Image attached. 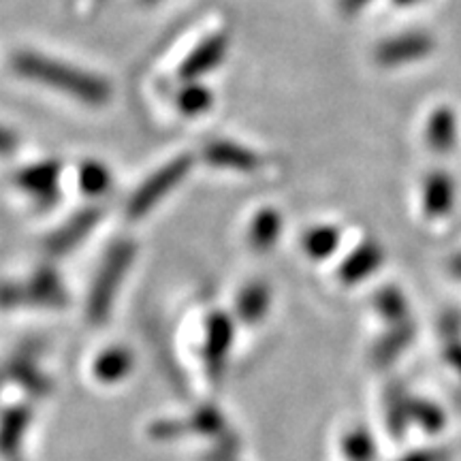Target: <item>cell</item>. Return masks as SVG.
I'll use <instances>...</instances> for the list:
<instances>
[{"mask_svg":"<svg viewBox=\"0 0 461 461\" xmlns=\"http://www.w3.org/2000/svg\"><path fill=\"white\" fill-rule=\"evenodd\" d=\"M205 461H233V457H230V453L227 451V448H218V451L207 453Z\"/></svg>","mask_w":461,"mask_h":461,"instance_id":"obj_32","label":"cell"},{"mask_svg":"<svg viewBox=\"0 0 461 461\" xmlns=\"http://www.w3.org/2000/svg\"><path fill=\"white\" fill-rule=\"evenodd\" d=\"M132 370V355L122 346H113V348L103 350L96 357L95 366H92V374L99 383L113 384L126 378V374Z\"/></svg>","mask_w":461,"mask_h":461,"instance_id":"obj_15","label":"cell"},{"mask_svg":"<svg viewBox=\"0 0 461 461\" xmlns=\"http://www.w3.org/2000/svg\"><path fill=\"white\" fill-rule=\"evenodd\" d=\"M230 344H233V322L227 314H212L207 321L203 344V363L212 380L222 378Z\"/></svg>","mask_w":461,"mask_h":461,"instance_id":"obj_5","label":"cell"},{"mask_svg":"<svg viewBox=\"0 0 461 461\" xmlns=\"http://www.w3.org/2000/svg\"><path fill=\"white\" fill-rule=\"evenodd\" d=\"M455 140H457V122L455 113L448 107H440L431 113L428 129H425V141L438 154H447L453 149Z\"/></svg>","mask_w":461,"mask_h":461,"instance_id":"obj_14","label":"cell"},{"mask_svg":"<svg viewBox=\"0 0 461 461\" xmlns=\"http://www.w3.org/2000/svg\"><path fill=\"white\" fill-rule=\"evenodd\" d=\"M205 157L212 165L216 167H229V169H240V171H252L257 169L258 157L250 149L238 146V143L230 141H214L210 143L205 149Z\"/></svg>","mask_w":461,"mask_h":461,"instance_id":"obj_13","label":"cell"},{"mask_svg":"<svg viewBox=\"0 0 461 461\" xmlns=\"http://www.w3.org/2000/svg\"><path fill=\"white\" fill-rule=\"evenodd\" d=\"M190 167H193V158L180 157L171 160L169 165H165L163 169H158L152 177H148V180L141 184V188L137 190L129 201V216L131 218L146 216L160 199L167 197V194H169L171 190L188 176Z\"/></svg>","mask_w":461,"mask_h":461,"instance_id":"obj_3","label":"cell"},{"mask_svg":"<svg viewBox=\"0 0 461 461\" xmlns=\"http://www.w3.org/2000/svg\"><path fill=\"white\" fill-rule=\"evenodd\" d=\"M411 419L417 420L420 428L431 431V434L445 425V414H442L440 408L423 400H411Z\"/></svg>","mask_w":461,"mask_h":461,"instance_id":"obj_24","label":"cell"},{"mask_svg":"<svg viewBox=\"0 0 461 461\" xmlns=\"http://www.w3.org/2000/svg\"><path fill=\"white\" fill-rule=\"evenodd\" d=\"M148 3H152V0H148Z\"/></svg>","mask_w":461,"mask_h":461,"instance_id":"obj_36","label":"cell"},{"mask_svg":"<svg viewBox=\"0 0 461 461\" xmlns=\"http://www.w3.org/2000/svg\"><path fill=\"white\" fill-rule=\"evenodd\" d=\"M412 336H414V327L411 321L393 325V330H391L387 336L380 338L376 346H374V363H378V366H387V363L393 361L395 357L400 355L408 344H411Z\"/></svg>","mask_w":461,"mask_h":461,"instance_id":"obj_17","label":"cell"},{"mask_svg":"<svg viewBox=\"0 0 461 461\" xmlns=\"http://www.w3.org/2000/svg\"><path fill=\"white\" fill-rule=\"evenodd\" d=\"M14 68L15 73L24 75L28 79L71 95L88 105H105L112 95L105 79L39 54H17L14 58Z\"/></svg>","mask_w":461,"mask_h":461,"instance_id":"obj_1","label":"cell"},{"mask_svg":"<svg viewBox=\"0 0 461 461\" xmlns=\"http://www.w3.org/2000/svg\"><path fill=\"white\" fill-rule=\"evenodd\" d=\"M9 378H15L20 380L24 387H28L34 393H43V391L50 389V380L41 376V374L37 372V367L32 366V363H15L14 367H11L9 372Z\"/></svg>","mask_w":461,"mask_h":461,"instance_id":"obj_27","label":"cell"},{"mask_svg":"<svg viewBox=\"0 0 461 461\" xmlns=\"http://www.w3.org/2000/svg\"><path fill=\"white\" fill-rule=\"evenodd\" d=\"M3 378H5V376H0V384H3Z\"/></svg>","mask_w":461,"mask_h":461,"instance_id":"obj_35","label":"cell"},{"mask_svg":"<svg viewBox=\"0 0 461 461\" xmlns=\"http://www.w3.org/2000/svg\"><path fill=\"white\" fill-rule=\"evenodd\" d=\"M383 265V248L374 241H366L357 250H353L346 261L339 267V280L344 285H357V282H363L366 278L376 272V269Z\"/></svg>","mask_w":461,"mask_h":461,"instance_id":"obj_11","label":"cell"},{"mask_svg":"<svg viewBox=\"0 0 461 461\" xmlns=\"http://www.w3.org/2000/svg\"><path fill=\"white\" fill-rule=\"evenodd\" d=\"M132 257H135V246L131 241H120V244H115L107 252L105 261H103L99 269V276L92 282V291L88 297V319L95 325L105 322L109 312H112L115 293H118L126 272H129Z\"/></svg>","mask_w":461,"mask_h":461,"instance_id":"obj_2","label":"cell"},{"mask_svg":"<svg viewBox=\"0 0 461 461\" xmlns=\"http://www.w3.org/2000/svg\"><path fill=\"white\" fill-rule=\"evenodd\" d=\"M15 146H17V141H15L14 132H9L7 129H3V126H0V157H9V154L15 149Z\"/></svg>","mask_w":461,"mask_h":461,"instance_id":"obj_29","label":"cell"},{"mask_svg":"<svg viewBox=\"0 0 461 461\" xmlns=\"http://www.w3.org/2000/svg\"><path fill=\"white\" fill-rule=\"evenodd\" d=\"M419 3V0H395V5H402V7H408V5Z\"/></svg>","mask_w":461,"mask_h":461,"instance_id":"obj_34","label":"cell"},{"mask_svg":"<svg viewBox=\"0 0 461 461\" xmlns=\"http://www.w3.org/2000/svg\"><path fill=\"white\" fill-rule=\"evenodd\" d=\"M451 269H453V274L457 276V278H461V255H455V257H453Z\"/></svg>","mask_w":461,"mask_h":461,"instance_id":"obj_33","label":"cell"},{"mask_svg":"<svg viewBox=\"0 0 461 461\" xmlns=\"http://www.w3.org/2000/svg\"><path fill=\"white\" fill-rule=\"evenodd\" d=\"M434 50V39L425 32H408L383 41L376 48V62L383 67H400L408 62H417L429 56Z\"/></svg>","mask_w":461,"mask_h":461,"instance_id":"obj_7","label":"cell"},{"mask_svg":"<svg viewBox=\"0 0 461 461\" xmlns=\"http://www.w3.org/2000/svg\"><path fill=\"white\" fill-rule=\"evenodd\" d=\"M31 425V411L26 406L9 408L0 417V457L3 461H22V440Z\"/></svg>","mask_w":461,"mask_h":461,"instance_id":"obj_8","label":"cell"},{"mask_svg":"<svg viewBox=\"0 0 461 461\" xmlns=\"http://www.w3.org/2000/svg\"><path fill=\"white\" fill-rule=\"evenodd\" d=\"M367 3H370V0H342V9L346 14H355V11L366 7Z\"/></svg>","mask_w":461,"mask_h":461,"instance_id":"obj_31","label":"cell"},{"mask_svg":"<svg viewBox=\"0 0 461 461\" xmlns=\"http://www.w3.org/2000/svg\"><path fill=\"white\" fill-rule=\"evenodd\" d=\"M282 229V218L276 210H263L255 218L250 229V244L257 250H269L278 240Z\"/></svg>","mask_w":461,"mask_h":461,"instance_id":"obj_19","label":"cell"},{"mask_svg":"<svg viewBox=\"0 0 461 461\" xmlns=\"http://www.w3.org/2000/svg\"><path fill=\"white\" fill-rule=\"evenodd\" d=\"M112 184V176L101 163H86L79 171V186L86 194H103Z\"/></svg>","mask_w":461,"mask_h":461,"instance_id":"obj_23","label":"cell"},{"mask_svg":"<svg viewBox=\"0 0 461 461\" xmlns=\"http://www.w3.org/2000/svg\"><path fill=\"white\" fill-rule=\"evenodd\" d=\"M152 436L157 438H177L184 434H205V436H214V434H224L227 431V420L216 408L205 406L194 411L190 417L186 419H167V420H158L157 425H152Z\"/></svg>","mask_w":461,"mask_h":461,"instance_id":"obj_6","label":"cell"},{"mask_svg":"<svg viewBox=\"0 0 461 461\" xmlns=\"http://www.w3.org/2000/svg\"><path fill=\"white\" fill-rule=\"evenodd\" d=\"M269 288L265 285H250L238 295V314L244 322L261 321L269 310Z\"/></svg>","mask_w":461,"mask_h":461,"instance_id":"obj_18","label":"cell"},{"mask_svg":"<svg viewBox=\"0 0 461 461\" xmlns=\"http://www.w3.org/2000/svg\"><path fill=\"white\" fill-rule=\"evenodd\" d=\"M339 233L333 227H319L310 230L303 240V248L312 258H327L338 248Z\"/></svg>","mask_w":461,"mask_h":461,"instance_id":"obj_21","label":"cell"},{"mask_svg":"<svg viewBox=\"0 0 461 461\" xmlns=\"http://www.w3.org/2000/svg\"><path fill=\"white\" fill-rule=\"evenodd\" d=\"M455 201V184L445 171H434L423 182V212L429 218L448 216Z\"/></svg>","mask_w":461,"mask_h":461,"instance_id":"obj_10","label":"cell"},{"mask_svg":"<svg viewBox=\"0 0 461 461\" xmlns=\"http://www.w3.org/2000/svg\"><path fill=\"white\" fill-rule=\"evenodd\" d=\"M20 303H37L48 305V308H60L67 303V293L62 288L60 280L54 272H39L31 282L24 286H3L0 288V305H14Z\"/></svg>","mask_w":461,"mask_h":461,"instance_id":"obj_4","label":"cell"},{"mask_svg":"<svg viewBox=\"0 0 461 461\" xmlns=\"http://www.w3.org/2000/svg\"><path fill=\"white\" fill-rule=\"evenodd\" d=\"M387 419H389V429L395 436L403 434V425L411 419V400H406L403 391L400 387L389 389L387 393Z\"/></svg>","mask_w":461,"mask_h":461,"instance_id":"obj_22","label":"cell"},{"mask_svg":"<svg viewBox=\"0 0 461 461\" xmlns=\"http://www.w3.org/2000/svg\"><path fill=\"white\" fill-rule=\"evenodd\" d=\"M212 103V95L210 90H205L203 86H186L177 96V105L184 113L188 115H197L203 113L205 109H210Z\"/></svg>","mask_w":461,"mask_h":461,"instance_id":"obj_25","label":"cell"},{"mask_svg":"<svg viewBox=\"0 0 461 461\" xmlns=\"http://www.w3.org/2000/svg\"><path fill=\"white\" fill-rule=\"evenodd\" d=\"M60 167L56 163H43L28 167L17 176V184L26 190V193L34 194L39 199H50L56 193V182Z\"/></svg>","mask_w":461,"mask_h":461,"instance_id":"obj_16","label":"cell"},{"mask_svg":"<svg viewBox=\"0 0 461 461\" xmlns=\"http://www.w3.org/2000/svg\"><path fill=\"white\" fill-rule=\"evenodd\" d=\"M447 359L451 366L455 367L461 374V339L457 333H451V336H447Z\"/></svg>","mask_w":461,"mask_h":461,"instance_id":"obj_28","label":"cell"},{"mask_svg":"<svg viewBox=\"0 0 461 461\" xmlns=\"http://www.w3.org/2000/svg\"><path fill=\"white\" fill-rule=\"evenodd\" d=\"M344 455L350 461H370L374 455L372 438L367 436V431L355 429L353 434L344 438Z\"/></svg>","mask_w":461,"mask_h":461,"instance_id":"obj_26","label":"cell"},{"mask_svg":"<svg viewBox=\"0 0 461 461\" xmlns=\"http://www.w3.org/2000/svg\"><path fill=\"white\" fill-rule=\"evenodd\" d=\"M402 461H442V455L440 453H434V451H429V453H414V455H411V457H406V459H402Z\"/></svg>","mask_w":461,"mask_h":461,"instance_id":"obj_30","label":"cell"},{"mask_svg":"<svg viewBox=\"0 0 461 461\" xmlns=\"http://www.w3.org/2000/svg\"><path fill=\"white\" fill-rule=\"evenodd\" d=\"M227 37L224 34H216V37L207 39L199 45L197 50L193 51L186 58V62L182 65V71L180 75L184 79H194L199 77V75H203L207 71H212L218 62L224 58V51H227Z\"/></svg>","mask_w":461,"mask_h":461,"instance_id":"obj_12","label":"cell"},{"mask_svg":"<svg viewBox=\"0 0 461 461\" xmlns=\"http://www.w3.org/2000/svg\"><path fill=\"white\" fill-rule=\"evenodd\" d=\"M99 212L86 210L82 214L71 218L65 227H60L54 235L48 240V250L51 255H67L73 248H77L82 241L88 238L90 230L99 222Z\"/></svg>","mask_w":461,"mask_h":461,"instance_id":"obj_9","label":"cell"},{"mask_svg":"<svg viewBox=\"0 0 461 461\" xmlns=\"http://www.w3.org/2000/svg\"><path fill=\"white\" fill-rule=\"evenodd\" d=\"M376 308L383 319H387L391 325H400L408 321V305L406 299L397 288H383L376 295Z\"/></svg>","mask_w":461,"mask_h":461,"instance_id":"obj_20","label":"cell"}]
</instances>
